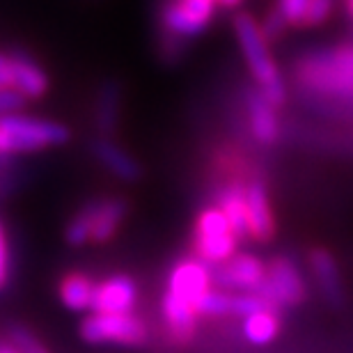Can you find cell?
I'll use <instances>...</instances> for the list:
<instances>
[{
    "label": "cell",
    "instance_id": "cell-15",
    "mask_svg": "<svg viewBox=\"0 0 353 353\" xmlns=\"http://www.w3.org/2000/svg\"><path fill=\"white\" fill-rule=\"evenodd\" d=\"M245 188L243 183L232 181L228 188L221 193V202L218 207L225 211L228 221L234 230V234L239 236V241L250 239V221H248V202H245Z\"/></svg>",
    "mask_w": 353,
    "mask_h": 353
},
{
    "label": "cell",
    "instance_id": "cell-16",
    "mask_svg": "<svg viewBox=\"0 0 353 353\" xmlns=\"http://www.w3.org/2000/svg\"><path fill=\"white\" fill-rule=\"evenodd\" d=\"M92 150H94L97 159L101 161V163L108 168V170L117 176V179L136 181L140 176V165L129 157V154H126V150H122L119 145H115L110 138L101 136L99 140H94Z\"/></svg>",
    "mask_w": 353,
    "mask_h": 353
},
{
    "label": "cell",
    "instance_id": "cell-25",
    "mask_svg": "<svg viewBox=\"0 0 353 353\" xmlns=\"http://www.w3.org/2000/svg\"><path fill=\"white\" fill-rule=\"evenodd\" d=\"M333 14V0H310L305 26H321Z\"/></svg>",
    "mask_w": 353,
    "mask_h": 353
},
{
    "label": "cell",
    "instance_id": "cell-6",
    "mask_svg": "<svg viewBox=\"0 0 353 353\" xmlns=\"http://www.w3.org/2000/svg\"><path fill=\"white\" fill-rule=\"evenodd\" d=\"M216 5V0H168L161 10L163 32L179 39L195 37L211 23Z\"/></svg>",
    "mask_w": 353,
    "mask_h": 353
},
{
    "label": "cell",
    "instance_id": "cell-19",
    "mask_svg": "<svg viewBox=\"0 0 353 353\" xmlns=\"http://www.w3.org/2000/svg\"><path fill=\"white\" fill-rule=\"evenodd\" d=\"M119 115V85L117 83H105L99 92L97 101V129L101 131V136L108 138L117 126Z\"/></svg>",
    "mask_w": 353,
    "mask_h": 353
},
{
    "label": "cell",
    "instance_id": "cell-7",
    "mask_svg": "<svg viewBox=\"0 0 353 353\" xmlns=\"http://www.w3.org/2000/svg\"><path fill=\"white\" fill-rule=\"evenodd\" d=\"M268 282V268L255 255H234L214 266V285L230 292H259Z\"/></svg>",
    "mask_w": 353,
    "mask_h": 353
},
{
    "label": "cell",
    "instance_id": "cell-8",
    "mask_svg": "<svg viewBox=\"0 0 353 353\" xmlns=\"http://www.w3.org/2000/svg\"><path fill=\"white\" fill-rule=\"evenodd\" d=\"M273 305H299L305 299L301 271L289 257H275L268 264V282L259 289Z\"/></svg>",
    "mask_w": 353,
    "mask_h": 353
},
{
    "label": "cell",
    "instance_id": "cell-3",
    "mask_svg": "<svg viewBox=\"0 0 353 353\" xmlns=\"http://www.w3.org/2000/svg\"><path fill=\"white\" fill-rule=\"evenodd\" d=\"M234 32L252 79L259 85V92L273 105H280L285 101V85H282L280 72L275 67L271 53H268V41L264 39L262 28L257 26V21L250 14L239 12L234 17Z\"/></svg>",
    "mask_w": 353,
    "mask_h": 353
},
{
    "label": "cell",
    "instance_id": "cell-11",
    "mask_svg": "<svg viewBox=\"0 0 353 353\" xmlns=\"http://www.w3.org/2000/svg\"><path fill=\"white\" fill-rule=\"evenodd\" d=\"M12 58V90L21 92L26 99H39L48 92V76L30 55L14 51Z\"/></svg>",
    "mask_w": 353,
    "mask_h": 353
},
{
    "label": "cell",
    "instance_id": "cell-5",
    "mask_svg": "<svg viewBox=\"0 0 353 353\" xmlns=\"http://www.w3.org/2000/svg\"><path fill=\"white\" fill-rule=\"evenodd\" d=\"M81 337L88 344H122V347H143L150 340L147 323L129 314L92 312L81 323Z\"/></svg>",
    "mask_w": 353,
    "mask_h": 353
},
{
    "label": "cell",
    "instance_id": "cell-9",
    "mask_svg": "<svg viewBox=\"0 0 353 353\" xmlns=\"http://www.w3.org/2000/svg\"><path fill=\"white\" fill-rule=\"evenodd\" d=\"M138 303V285L129 275H108L97 282L92 312L103 314H129Z\"/></svg>",
    "mask_w": 353,
    "mask_h": 353
},
{
    "label": "cell",
    "instance_id": "cell-21",
    "mask_svg": "<svg viewBox=\"0 0 353 353\" xmlns=\"http://www.w3.org/2000/svg\"><path fill=\"white\" fill-rule=\"evenodd\" d=\"M232 310V296L223 289H211L200 303V316H225Z\"/></svg>",
    "mask_w": 353,
    "mask_h": 353
},
{
    "label": "cell",
    "instance_id": "cell-27",
    "mask_svg": "<svg viewBox=\"0 0 353 353\" xmlns=\"http://www.w3.org/2000/svg\"><path fill=\"white\" fill-rule=\"evenodd\" d=\"M241 3H243V0H218V5L225 7V10H236Z\"/></svg>",
    "mask_w": 353,
    "mask_h": 353
},
{
    "label": "cell",
    "instance_id": "cell-13",
    "mask_svg": "<svg viewBox=\"0 0 353 353\" xmlns=\"http://www.w3.org/2000/svg\"><path fill=\"white\" fill-rule=\"evenodd\" d=\"M275 105L268 101L262 92L250 90L248 92V115H250V129L259 143L271 145L278 140V117H275Z\"/></svg>",
    "mask_w": 353,
    "mask_h": 353
},
{
    "label": "cell",
    "instance_id": "cell-14",
    "mask_svg": "<svg viewBox=\"0 0 353 353\" xmlns=\"http://www.w3.org/2000/svg\"><path fill=\"white\" fill-rule=\"evenodd\" d=\"M94 289H97V282L92 280L88 273L69 271L62 275V280L58 285V294L65 307L74 310V312H85V310H92Z\"/></svg>",
    "mask_w": 353,
    "mask_h": 353
},
{
    "label": "cell",
    "instance_id": "cell-29",
    "mask_svg": "<svg viewBox=\"0 0 353 353\" xmlns=\"http://www.w3.org/2000/svg\"><path fill=\"white\" fill-rule=\"evenodd\" d=\"M342 55L347 58V62H349L351 69H353V46H344V48H342Z\"/></svg>",
    "mask_w": 353,
    "mask_h": 353
},
{
    "label": "cell",
    "instance_id": "cell-2",
    "mask_svg": "<svg viewBox=\"0 0 353 353\" xmlns=\"http://www.w3.org/2000/svg\"><path fill=\"white\" fill-rule=\"evenodd\" d=\"M69 136L72 133L67 126L53 122V119L21 115V112H3L0 115V159L65 145Z\"/></svg>",
    "mask_w": 353,
    "mask_h": 353
},
{
    "label": "cell",
    "instance_id": "cell-23",
    "mask_svg": "<svg viewBox=\"0 0 353 353\" xmlns=\"http://www.w3.org/2000/svg\"><path fill=\"white\" fill-rule=\"evenodd\" d=\"M307 7H310V0H280L278 3V10L282 12V17L287 19L289 26L305 23Z\"/></svg>",
    "mask_w": 353,
    "mask_h": 353
},
{
    "label": "cell",
    "instance_id": "cell-4",
    "mask_svg": "<svg viewBox=\"0 0 353 353\" xmlns=\"http://www.w3.org/2000/svg\"><path fill=\"white\" fill-rule=\"evenodd\" d=\"M195 255L211 266L228 262L236 255L239 236L234 234L232 225L221 207H207L197 216L193 230Z\"/></svg>",
    "mask_w": 353,
    "mask_h": 353
},
{
    "label": "cell",
    "instance_id": "cell-22",
    "mask_svg": "<svg viewBox=\"0 0 353 353\" xmlns=\"http://www.w3.org/2000/svg\"><path fill=\"white\" fill-rule=\"evenodd\" d=\"M10 337H12V342L21 349V353H51L26 326H12Z\"/></svg>",
    "mask_w": 353,
    "mask_h": 353
},
{
    "label": "cell",
    "instance_id": "cell-18",
    "mask_svg": "<svg viewBox=\"0 0 353 353\" xmlns=\"http://www.w3.org/2000/svg\"><path fill=\"white\" fill-rule=\"evenodd\" d=\"M278 330H280V319L273 307H264L243 319L245 340L250 344H257V347H264V344L273 342L278 337Z\"/></svg>",
    "mask_w": 353,
    "mask_h": 353
},
{
    "label": "cell",
    "instance_id": "cell-24",
    "mask_svg": "<svg viewBox=\"0 0 353 353\" xmlns=\"http://www.w3.org/2000/svg\"><path fill=\"white\" fill-rule=\"evenodd\" d=\"M285 26H287V19L282 17L280 10H273L268 17L264 19V23L259 26L262 28V34L268 44H273V41H278L282 37V32H285Z\"/></svg>",
    "mask_w": 353,
    "mask_h": 353
},
{
    "label": "cell",
    "instance_id": "cell-1",
    "mask_svg": "<svg viewBox=\"0 0 353 353\" xmlns=\"http://www.w3.org/2000/svg\"><path fill=\"white\" fill-rule=\"evenodd\" d=\"M211 289H214V268L197 255L183 257L170 268L161 312L168 335L174 344L183 347L193 340L200 303Z\"/></svg>",
    "mask_w": 353,
    "mask_h": 353
},
{
    "label": "cell",
    "instance_id": "cell-30",
    "mask_svg": "<svg viewBox=\"0 0 353 353\" xmlns=\"http://www.w3.org/2000/svg\"><path fill=\"white\" fill-rule=\"evenodd\" d=\"M347 7H349V14L353 17V0H347Z\"/></svg>",
    "mask_w": 353,
    "mask_h": 353
},
{
    "label": "cell",
    "instance_id": "cell-28",
    "mask_svg": "<svg viewBox=\"0 0 353 353\" xmlns=\"http://www.w3.org/2000/svg\"><path fill=\"white\" fill-rule=\"evenodd\" d=\"M0 353H21V349L17 347V344H0Z\"/></svg>",
    "mask_w": 353,
    "mask_h": 353
},
{
    "label": "cell",
    "instance_id": "cell-26",
    "mask_svg": "<svg viewBox=\"0 0 353 353\" xmlns=\"http://www.w3.org/2000/svg\"><path fill=\"white\" fill-rule=\"evenodd\" d=\"M10 280V241L5 234V225L0 223V292Z\"/></svg>",
    "mask_w": 353,
    "mask_h": 353
},
{
    "label": "cell",
    "instance_id": "cell-12",
    "mask_svg": "<svg viewBox=\"0 0 353 353\" xmlns=\"http://www.w3.org/2000/svg\"><path fill=\"white\" fill-rule=\"evenodd\" d=\"M126 202L122 197L92 200V243H108L117 234L126 216Z\"/></svg>",
    "mask_w": 353,
    "mask_h": 353
},
{
    "label": "cell",
    "instance_id": "cell-17",
    "mask_svg": "<svg viewBox=\"0 0 353 353\" xmlns=\"http://www.w3.org/2000/svg\"><path fill=\"white\" fill-rule=\"evenodd\" d=\"M310 264H312V273L316 282H319L323 296H326L333 305H342L344 292H342V282H340V271H337L333 255L323 248H316L312 250V255H310Z\"/></svg>",
    "mask_w": 353,
    "mask_h": 353
},
{
    "label": "cell",
    "instance_id": "cell-20",
    "mask_svg": "<svg viewBox=\"0 0 353 353\" xmlns=\"http://www.w3.org/2000/svg\"><path fill=\"white\" fill-rule=\"evenodd\" d=\"M264 307H275V305L266 299L262 292H239V294L232 296L230 314L239 316V319H245V316L255 314Z\"/></svg>",
    "mask_w": 353,
    "mask_h": 353
},
{
    "label": "cell",
    "instance_id": "cell-10",
    "mask_svg": "<svg viewBox=\"0 0 353 353\" xmlns=\"http://www.w3.org/2000/svg\"><path fill=\"white\" fill-rule=\"evenodd\" d=\"M245 202H248V221L250 239L255 241H271L275 234V221L271 202H268L266 186L262 181H250L245 188Z\"/></svg>",
    "mask_w": 353,
    "mask_h": 353
}]
</instances>
